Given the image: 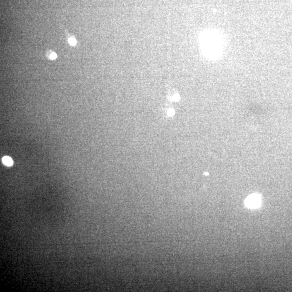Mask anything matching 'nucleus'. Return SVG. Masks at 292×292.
I'll use <instances>...</instances> for the list:
<instances>
[{
	"instance_id": "f257e3e1",
	"label": "nucleus",
	"mask_w": 292,
	"mask_h": 292,
	"mask_svg": "<svg viewBox=\"0 0 292 292\" xmlns=\"http://www.w3.org/2000/svg\"><path fill=\"white\" fill-rule=\"evenodd\" d=\"M260 204V198L256 195H252L247 199L246 205L251 208H254L259 206Z\"/></svg>"
},
{
	"instance_id": "f03ea898",
	"label": "nucleus",
	"mask_w": 292,
	"mask_h": 292,
	"mask_svg": "<svg viewBox=\"0 0 292 292\" xmlns=\"http://www.w3.org/2000/svg\"><path fill=\"white\" fill-rule=\"evenodd\" d=\"M2 161H3V163L8 166H11L13 165V161L12 160V159L9 158L8 156L4 157L2 159Z\"/></svg>"
},
{
	"instance_id": "7ed1b4c3",
	"label": "nucleus",
	"mask_w": 292,
	"mask_h": 292,
	"mask_svg": "<svg viewBox=\"0 0 292 292\" xmlns=\"http://www.w3.org/2000/svg\"><path fill=\"white\" fill-rule=\"evenodd\" d=\"M68 42L71 46H75L76 44V40L74 37H70L68 40Z\"/></svg>"
},
{
	"instance_id": "20e7f679",
	"label": "nucleus",
	"mask_w": 292,
	"mask_h": 292,
	"mask_svg": "<svg viewBox=\"0 0 292 292\" xmlns=\"http://www.w3.org/2000/svg\"><path fill=\"white\" fill-rule=\"evenodd\" d=\"M49 57L52 60H55L57 57V55H56V54L55 53L53 52V53H52L50 54V56H49Z\"/></svg>"
}]
</instances>
